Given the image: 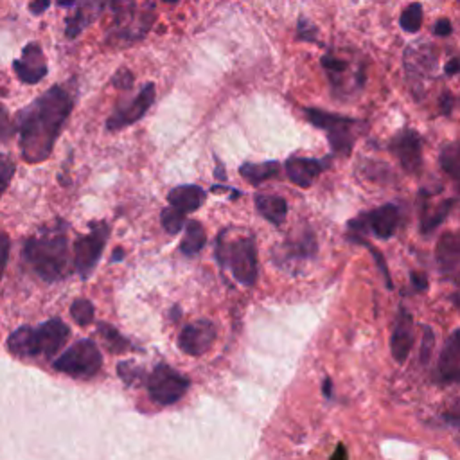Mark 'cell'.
Listing matches in <instances>:
<instances>
[{"label": "cell", "instance_id": "27", "mask_svg": "<svg viewBox=\"0 0 460 460\" xmlns=\"http://www.w3.org/2000/svg\"><path fill=\"white\" fill-rule=\"evenodd\" d=\"M97 333L103 337L106 347H108L113 355L124 353L126 349L131 347L130 342H128L113 326H110V324H106V322H101V324L97 326Z\"/></svg>", "mask_w": 460, "mask_h": 460}, {"label": "cell", "instance_id": "28", "mask_svg": "<svg viewBox=\"0 0 460 460\" xmlns=\"http://www.w3.org/2000/svg\"><path fill=\"white\" fill-rule=\"evenodd\" d=\"M399 26L403 31L406 33H417L422 26V6L419 3H412L408 4L399 19Z\"/></svg>", "mask_w": 460, "mask_h": 460}, {"label": "cell", "instance_id": "33", "mask_svg": "<svg viewBox=\"0 0 460 460\" xmlns=\"http://www.w3.org/2000/svg\"><path fill=\"white\" fill-rule=\"evenodd\" d=\"M317 37H319L317 26L312 21L305 19V17H300L298 22H297V40L315 44Z\"/></svg>", "mask_w": 460, "mask_h": 460}, {"label": "cell", "instance_id": "40", "mask_svg": "<svg viewBox=\"0 0 460 460\" xmlns=\"http://www.w3.org/2000/svg\"><path fill=\"white\" fill-rule=\"evenodd\" d=\"M51 8V0H31L29 12L31 15H44Z\"/></svg>", "mask_w": 460, "mask_h": 460}, {"label": "cell", "instance_id": "38", "mask_svg": "<svg viewBox=\"0 0 460 460\" xmlns=\"http://www.w3.org/2000/svg\"><path fill=\"white\" fill-rule=\"evenodd\" d=\"M451 33H453V26H451V22H449L447 19H439V21L435 22V26H433V35H435V37L446 38V37H449Z\"/></svg>", "mask_w": 460, "mask_h": 460}, {"label": "cell", "instance_id": "17", "mask_svg": "<svg viewBox=\"0 0 460 460\" xmlns=\"http://www.w3.org/2000/svg\"><path fill=\"white\" fill-rule=\"evenodd\" d=\"M435 257L440 270L460 286V232L444 234L437 243Z\"/></svg>", "mask_w": 460, "mask_h": 460}, {"label": "cell", "instance_id": "34", "mask_svg": "<svg viewBox=\"0 0 460 460\" xmlns=\"http://www.w3.org/2000/svg\"><path fill=\"white\" fill-rule=\"evenodd\" d=\"M110 83H112L115 88H119V90H131V88H133V83H135V76H133V72H131L130 69L121 67V69L115 71V74L112 76Z\"/></svg>", "mask_w": 460, "mask_h": 460}, {"label": "cell", "instance_id": "23", "mask_svg": "<svg viewBox=\"0 0 460 460\" xmlns=\"http://www.w3.org/2000/svg\"><path fill=\"white\" fill-rule=\"evenodd\" d=\"M439 163L442 171L455 182V188L460 195V140L449 142L440 149Z\"/></svg>", "mask_w": 460, "mask_h": 460}, {"label": "cell", "instance_id": "36", "mask_svg": "<svg viewBox=\"0 0 460 460\" xmlns=\"http://www.w3.org/2000/svg\"><path fill=\"white\" fill-rule=\"evenodd\" d=\"M119 376L122 378V381H126L130 385L131 381H135L142 376V371L133 367L131 362H122V364H119Z\"/></svg>", "mask_w": 460, "mask_h": 460}, {"label": "cell", "instance_id": "21", "mask_svg": "<svg viewBox=\"0 0 460 460\" xmlns=\"http://www.w3.org/2000/svg\"><path fill=\"white\" fill-rule=\"evenodd\" d=\"M205 198H207L205 189H202L200 186H195V184L179 186V188L171 189L170 195H168L170 205L175 207V209H179V211L184 213V214H189V213L198 211V209L204 205Z\"/></svg>", "mask_w": 460, "mask_h": 460}, {"label": "cell", "instance_id": "44", "mask_svg": "<svg viewBox=\"0 0 460 460\" xmlns=\"http://www.w3.org/2000/svg\"><path fill=\"white\" fill-rule=\"evenodd\" d=\"M331 460H347V449L344 444H339L337 451L331 455Z\"/></svg>", "mask_w": 460, "mask_h": 460}, {"label": "cell", "instance_id": "8", "mask_svg": "<svg viewBox=\"0 0 460 460\" xmlns=\"http://www.w3.org/2000/svg\"><path fill=\"white\" fill-rule=\"evenodd\" d=\"M108 234H110V227L105 222H99V223H92L90 232L76 241L74 264H76L78 273L83 279H88L92 275L94 268L97 266V263L103 255Z\"/></svg>", "mask_w": 460, "mask_h": 460}, {"label": "cell", "instance_id": "11", "mask_svg": "<svg viewBox=\"0 0 460 460\" xmlns=\"http://www.w3.org/2000/svg\"><path fill=\"white\" fill-rule=\"evenodd\" d=\"M13 71L24 85H37L49 74V65L44 49L38 42H29L22 47L21 58L13 62Z\"/></svg>", "mask_w": 460, "mask_h": 460}, {"label": "cell", "instance_id": "6", "mask_svg": "<svg viewBox=\"0 0 460 460\" xmlns=\"http://www.w3.org/2000/svg\"><path fill=\"white\" fill-rule=\"evenodd\" d=\"M155 99H157L155 83H149V81L144 83L142 88L131 99H122L115 106V110L105 122L106 131H119L138 122L153 106V103H155Z\"/></svg>", "mask_w": 460, "mask_h": 460}, {"label": "cell", "instance_id": "39", "mask_svg": "<svg viewBox=\"0 0 460 460\" xmlns=\"http://www.w3.org/2000/svg\"><path fill=\"white\" fill-rule=\"evenodd\" d=\"M444 419L453 426H460V399L453 403V406L444 414Z\"/></svg>", "mask_w": 460, "mask_h": 460}, {"label": "cell", "instance_id": "14", "mask_svg": "<svg viewBox=\"0 0 460 460\" xmlns=\"http://www.w3.org/2000/svg\"><path fill=\"white\" fill-rule=\"evenodd\" d=\"M110 6V0H74V13L65 19V37L76 40Z\"/></svg>", "mask_w": 460, "mask_h": 460}, {"label": "cell", "instance_id": "45", "mask_svg": "<svg viewBox=\"0 0 460 460\" xmlns=\"http://www.w3.org/2000/svg\"><path fill=\"white\" fill-rule=\"evenodd\" d=\"M214 175H216V179L218 180H227V173H225V166L222 164V161L220 159H216V170H214Z\"/></svg>", "mask_w": 460, "mask_h": 460}, {"label": "cell", "instance_id": "18", "mask_svg": "<svg viewBox=\"0 0 460 460\" xmlns=\"http://www.w3.org/2000/svg\"><path fill=\"white\" fill-rule=\"evenodd\" d=\"M439 376L446 383H460V330L451 333L439 356Z\"/></svg>", "mask_w": 460, "mask_h": 460}, {"label": "cell", "instance_id": "9", "mask_svg": "<svg viewBox=\"0 0 460 460\" xmlns=\"http://www.w3.org/2000/svg\"><path fill=\"white\" fill-rule=\"evenodd\" d=\"M437 60H439L437 51L430 44H424V42L410 46L405 51L403 63H405V71H406V79L412 85V88L417 90L415 97H421L422 88H424L422 87L424 79L433 76Z\"/></svg>", "mask_w": 460, "mask_h": 460}, {"label": "cell", "instance_id": "46", "mask_svg": "<svg viewBox=\"0 0 460 460\" xmlns=\"http://www.w3.org/2000/svg\"><path fill=\"white\" fill-rule=\"evenodd\" d=\"M324 394H326V397H333V383H331V380H326Z\"/></svg>", "mask_w": 460, "mask_h": 460}, {"label": "cell", "instance_id": "26", "mask_svg": "<svg viewBox=\"0 0 460 460\" xmlns=\"http://www.w3.org/2000/svg\"><path fill=\"white\" fill-rule=\"evenodd\" d=\"M207 243V234L205 229L200 222H188L186 225V236L180 243V252L188 257H193L197 254H200V250L205 247Z\"/></svg>", "mask_w": 460, "mask_h": 460}, {"label": "cell", "instance_id": "37", "mask_svg": "<svg viewBox=\"0 0 460 460\" xmlns=\"http://www.w3.org/2000/svg\"><path fill=\"white\" fill-rule=\"evenodd\" d=\"M8 257H10V238L4 232H0V280L4 277Z\"/></svg>", "mask_w": 460, "mask_h": 460}, {"label": "cell", "instance_id": "30", "mask_svg": "<svg viewBox=\"0 0 460 460\" xmlns=\"http://www.w3.org/2000/svg\"><path fill=\"white\" fill-rule=\"evenodd\" d=\"M161 222H163V227H164V230L168 232V234H171V236H175V234H179L182 229H184V225L188 223L186 222V214L184 213H180L179 209H175V207H166L164 211H163V214H161Z\"/></svg>", "mask_w": 460, "mask_h": 460}, {"label": "cell", "instance_id": "22", "mask_svg": "<svg viewBox=\"0 0 460 460\" xmlns=\"http://www.w3.org/2000/svg\"><path fill=\"white\" fill-rule=\"evenodd\" d=\"M257 213L273 225H282L288 214V204L284 198L275 195H255L254 198Z\"/></svg>", "mask_w": 460, "mask_h": 460}, {"label": "cell", "instance_id": "24", "mask_svg": "<svg viewBox=\"0 0 460 460\" xmlns=\"http://www.w3.org/2000/svg\"><path fill=\"white\" fill-rule=\"evenodd\" d=\"M280 171V164L275 163V161H268V163H245L241 168H239V173L241 177L252 184V186H261L263 182L277 177Z\"/></svg>", "mask_w": 460, "mask_h": 460}, {"label": "cell", "instance_id": "7", "mask_svg": "<svg viewBox=\"0 0 460 460\" xmlns=\"http://www.w3.org/2000/svg\"><path fill=\"white\" fill-rule=\"evenodd\" d=\"M189 387L191 381L186 376H182L173 367L164 364L153 369L147 380V392L151 399L163 406H170L180 401L182 396L189 390Z\"/></svg>", "mask_w": 460, "mask_h": 460}, {"label": "cell", "instance_id": "20", "mask_svg": "<svg viewBox=\"0 0 460 460\" xmlns=\"http://www.w3.org/2000/svg\"><path fill=\"white\" fill-rule=\"evenodd\" d=\"M321 65H322V69L328 74V79H330V83L333 87L335 96H349L351 94V90L347 87L349 76H351L349 63L346 60L339 58L337 54L328 53V54L322 56Z\"/></svg>", "mask_w": 460, "mask_h": 460}, {"label": "cell", "instance_id": "4", "mask_svg": "<svg viewBox=\"0 0 460 460\" xmlns=\"http://www.w3.org/2000/svg\"><path fill=\"white\" fill-rule=\"evenodd\" d=\"M304 115L314 126L328 133L330 146L337 155H351L356 140V126H360L358 119L326 112L322 108H304Z\"/></svg>", "mask_w": 460, "mask_h": 460}, {"label": "cell", "instance_id": "41", "mask_svg": "<svg viewBox=\"0 0 460 460\" xmlns=\"http://www.w3.org/2000/svg\"><path fill=\"white\" fill-rule=\"evenodd\" d=\"M453 105H455V99H453V96H451L449 92H446V94L440 96L439 106H440V113H442V115H449V113L453 112Z\"/></svg>", "mask_w": 460, "mask_h": 460}, {"label": "cell", "instance_id": "1", "mask_svg": "<svg viewBox=\"0 0 460 460\" xmlns=\"http://www.w3.org/2000/svg\"><path fill=\"white\" fill-rule=\"evenodd\" d=\"M72 110L74 92L69 85L58 83L17 112L19 149L28 164L46 163L53 155Z\"/></svg>", "mask_w": 460, "mask_h": 460}, {"label": "cell", "instance_id": "2", "mask_svg": "<svg viewBox=\"0 0 460 460\" xmlns=\"http://www.w3.org/2000/svg\"><path fill=\"white\" fill-rule=\"evenodd\" d=\"M26 263L47 282H56L69 273V243L65 225L58 223L47 232L29 238L24 245Z\"/></svg>", "mask_w": 460, "mask_h": 460}, {"label": "cell", "instance_id": "32", "mask_svg": "<svg viewBox=\"0 0 460 460\" xmlns=\"http://www.w3.org/2000/svg\"><path fill=\"white\" fill-rule=\"evenodd\" d=\"M17 133L15 119L10 117L8 108L0 103V142H10Z\"/></svg>", "mask_w": 460, "mask_h": 460}, {"label": "cell", "instance_id": "13", "mask_svg": "<svg viewBox=\"0 0 460 460\" xmlns=\"http://www.w3.org/2000/svg\"><path fill=\"white\" fill-rule=\"evenodd\" d=\"M69 337H71V330L62 319H51L40 324L38 328H33L37 356L53 358L63 349Z\"/></svg>", "mask_w": 460, "mask_h": 460}, {"label": "cell", "instance_id": "29", "mask_svg": "<svg viewBox=\"0 0 460 460\" xmlns=\"http://www.w3.org/2000/svg\"><path fill=\"white\" fill-rule=\"evenodd\" d=\"M94 315H96V310H94V304L90 300L76 298L72 302V305H71V317L74 319L76 324L88 326V324H92Z\"/></svg>", "mask_w": 460, "mask_h": 460}, {"label": "cell", "instance_id": "47", "mask_svg": "<svg viewBox=\"0 0 460 460\" xmlns=\"http://www.w3.org/2000/svg\"><path fill=\"white\" fill-rule=\"evenodd\" d=\"M56 4L60 8H71L72 6V0H56Z\"/></svg>", "mask_w": 460, "mask_h": 460}, {"label": "cell", "instance_id": "12", "mask_svg": "<svg viewBox=\"0 0 460 460\" xmlns=\"http://www.w3.org/2000/svg\"><path fill=\"white\" fill-rule=\"evenodd\" d=\"M351 229L355 230H371L374 232L380 239H389L396 234L399 227V209L392 204L381 205L380 209H374L358 220H353L349 223Z\"/></svg>", "mask_w": 460, "mask_h": 460}, {"label": "cell", "instance_id": "19", "mask_svg": "<svg viewBox=\"0 0 460 460\" xmlns=\"http://www.w3.org/2000/svg\"><path fill=\"white\" fill-rule=\"evenodd\" d=\"M412 347H414V322L406 312H401L390 337V353L397 364H405Z\"/></svg>", "mask_w": 460, "mask_h": 460}, {"label": "cell", "instance_id": "48", "mask_svg": "<svg viewBox=\"0 0 460 460\" xmlns=\"http://www.w3.org/2000/svg\"><path fill=\"white\" fill-rule=\"evenodd\" d=\"M122 257H124V254H122V250H121V248H117V250H115V254H113V257H112V261H113V263H115V261H121V259H122Z\"/></svg>", "mask_w": 460, "mask_h": 460}, {"label": "cell", "instance_id": "16", "mask_svg": "<svg viewBox=\"0 0 460 460\" xmlns=\"http://www.w3.org/2000/svg\"><path fill=\"white\" fill-rule=\"evenodd\" d=\"M326 168H328V161L308 159V157H289L284 164L288 179L302 189L312 188L314 182L321 177V173Z\"/></svg>", "mask_w": 460, "mask_h": 460}, {"label": "cell", "instance_id": "50", "mask_svg": "<svg viewBox=\"0 0 460 460\" xmlns=\"http://www.w3.org/2000/svg\"><path fill=\"white\" fill-rule=\"evenodd\" d=\"M458 3H460V0H458Z\"/></svg>", "mask_w": 460, "mask_h": 460}, {"label": "cell", "instance_id": "49", "mask_svg": "<svg viewBox=\"0 0 460 460\" xmlns=\"http://www.w3.org/2000/svg\"><path fill=\"white\" fill-rule=\"evenodd\" d=\"M163 3H166V4H177V3H180V0H163Z\"/></svg>", "mask_w": 460, "mask_h": 460}, {"label": "cell", "instance_id": "10", "mask_svg": "<svg viewBox=\"0 0 460 460\" xmlns=\"http://www.w3.org/2000/svg\"><path fill=\"white\" fill-rule=\"evenodd\" d=\"M392 155L399 161L401 168L408 175H417L422 168V140L415 130L405 128L399 130L390 144H389Z\"/></svg>", "mask_w": 460, "mask_h": 460}, {"label": "cell", "instance_id": "3", "mask_svg": "<svg viewBox=\"0 0 460 460\" xmlns=\"http://www.w3.org/2000/svg\"><path fill=\"white\" fill-rule=\"evenodd\" d=\"M216 257L222 266L229 268L234 279L243 286H254L257 280V250L254 238L227 239V232L220 234Z\"/></svg>", "mask_w": 460, "mask_h": 460}, {"label": "cell", "instance_id": "43", "mask_svg": "<svg viewBox=\"0 0 460 460\" xmlns=\"http://www.w3.org/2000/svg\"><path fill=\"white\" fill-rule=\"evenodd\" d=\"M444 74L449 76V78L460 74V58H451V60L444 65Z\"/></svg>", "mask_w": 460, "mask_h": 460}, {"label": "cell", "instance_id": "5", "mask_svg": "<svg viewBox=\"0 0 460 460\" xmlns=\"http://www.w3.org/2000/svg\"><path fill=\"white\" fill-rule=\"evenodd\" d=\"M54 369L72 378H94L103 367V356L97 346L85 339L69 347L60 358L54 360Z\"/></svg>", "mask_w": 460, "mask_h": 460}, {"label": "cell", "instance_id": "25", "mask_svg": "<svg viewBox=\"0 0 460 460\" xmlns=\"http://www.w3.org/2000/svg\"><path fill=\"white\" fill-rule=\"evenodd\" d=\"M453 205H455V200H444V202H440L439 205H433V207H430L428 204H422V209H421V230H422V234H428V232L435 230L447 218Z\"/></svg>", "mask_w": 460, "mask_h": 460}, {"label": "cell", "instance_id": "42", "mask_svg": "<svg viewBox=\"0 0 460 460\" xmlns=\"http://www.w3.org/2000/svg\"><path fill=\"white\" fill-rule=\"evenodd\" d=\"M412 284L419 291H426L428 289V277L424 273H421V272H414L412 273Z\"/></svg>", "mask_w": 460, "mask_h": 460}, {"label": "cell", "instance_id": "15", "mask_svg": "<svg viewBox=\"0 0 460 460\" xmlns=\"http://www.w3.org/2000/svg\"><path fill=\"white\" fill-rule=\"evenodd\" d=\"M216 339V326L211 321H197L188 324L179 337V347L189 356L205 355Z\"/></svg>", "mask_w": 460, "mask_h": 460}, {"label": "cell", "instance_id": "31", "mask_svg": "<svg viewBox=\"0 0 460 460\" xmlns=\"http://www.w3.org/2000/svg\"><path fill=\"white\" fill-rule=\"evenodd\" d=\"M15 170H17V166L8 153H0V197H3L6 193V189L10 188Z\"/></svg>", "mask_w": 460, "mask_h": 460}, {"label": "cell", "instance_id": "35", "mask_svg": "<svg viewBox=\"0 0 460 460\" xmlns=\"http://www.w3.org/2000/svg\"><path fill=\"white\" fill-rule=\"evenodd\" d=\"M433 331L430 326H424L422 328V346H421V362L422 364H428L430 360V355H431V349H433Z\"/></svg>", "mask_w": 460, "mask_h": 460}]
</instances>
